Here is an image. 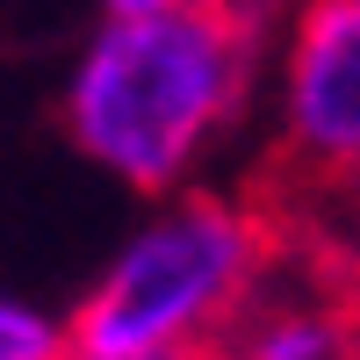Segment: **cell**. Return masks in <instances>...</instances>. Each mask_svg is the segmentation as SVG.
Returning <instances> with one entry per match:
<instances>
[{
  "label": "cell",
  "mask_w": 360,
  "mask_h": 360,
  "mask_svg": "<svg viewBox=\"0 0 360 360\" xmlns=\"http://www.w3.org/2000/svg\"><path fill=\"white\" fill-rule=\"evenodd\" d=\"M0 360H72V353H65V332L44 310L0 295Z\"/></svg>",
  "instance_id": "cell-4"
},
{
  "label": "cell",
  "mask_w": 360,
  "mask_h": 360,
  "mask_svg": "<svg viewBox=\"0 0 360 360\" xmlns=\"http://www.w3.org/2000/svg\"><path fill=\"white\" fill-rule=\"evenodd\" d=\"M252 58L259 15L231 0L115 15L72 72L65 130L94 166L130 180L137 195H166L202 144L245 108Z\"/></svg>",
  "instance_id": "cell-1"
},
{
  "label": "cell",
  "mask_w": 360,
  "mask_h": 360,
  "mask_svg": "<svg viewBox=\"0 0 360 360\" xmlns=\"http://www.w3.org/2000/svg\"><path fill=\"white\" fill-rule=\"evenodd\" d=\"M281 180L360 209V0H303L295 15Z\"/></svg>",
  "instance_id": "cell-3"
},
{
  "label": "cell",
  "mask_w": 360,
  "mask_h": 360,
  "mask_svg": "<svg viewBox=\"0 0 360 360\" xmlns=\"http://www.w3.org/2000/svg\"><path fill=\"white\" fill-rule=\"evenodd\" d=\"M166 8H195V0H108V15H166ZM231 8H245V15H259L252 0H231Z\"/></svg>",
  "instance_id": "cell-5"
},
{
  "label": "cell",
  "mask_w": 360,
  "mask_h": 360,
  "mask_svg": "<svg viewBox=\"0 0 360 360\" xmlns=\"http://www.w3.org/2000/svg\"><path fill=\"white\" fill-rule=\"evenodd\" d=\"M281 238H288L281 202L188 195L137 245H123V259L94 281V295L72 310L65 353L72 360H137L159 346L209 339L231 317V303L252 288V274L281 252Z\"/></svg>",
  "instance_id": "cell-2"
}]
</instances>
